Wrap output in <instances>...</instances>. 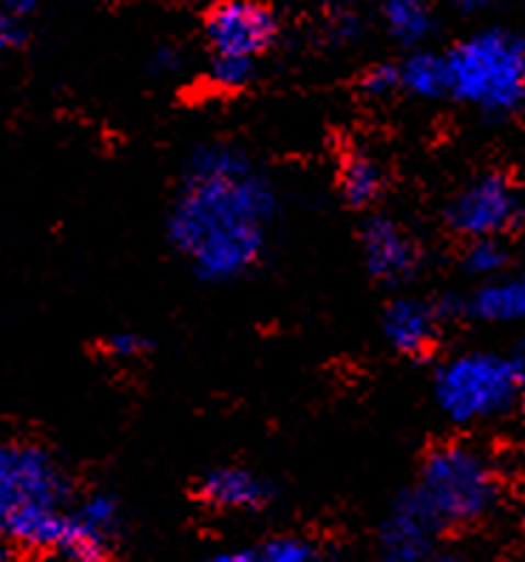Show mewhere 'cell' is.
Instances as JSON below:
<instances>
[{"mask_svg": "<svg viewBox=\"0 0 525 562\" xmlns=\"http://www.w3.org/2000/svg\"><path fill=\"white\" fill-rule=\"evenodd\" d=\"M381 21L389 37L406 48H421L435 32L429 0H381Z\"/></svg>", "mask_w": 525, "mask_h": 562, "instance_id": "cell-14", "label": "cell"}, {"mask_svg": "<svg viewBox=\"0 0 525 562\" xmlns=\"http://www.w3.org/2000/svg\"><path fill=\"white\" fill-rule=\"evenodd\" d=\"M43 0H0V9H7L9 14H14V18H21V21H26L29 14H35L37 7H41Z\"/></svg>", "mask_w": 525, "mask_h": 562, "instance_id": "cell-24", "label": "cell"}, {"mask_svg": "<svg viewBox=\"0 0 525 562\" xmlns=\"http://www.w3.org/2000/svg\"><path fill=\"white\" fill-rule=\"evenodd\" d=\"M444 528L415 492H403L378 528L381 562H426L437 551V537Z\"/></svg>", "mask_w": 525, "mask_h": 562, "instance_id": "cell-8", "label": "cell"}, {"mask_svg": "<svg viewBox=\"0 0 525 562\" xmlns=\"http://www.w3.org/2000/svg\"><path fill=\"white\" fill-rule=\"evenodd\" d=\"M398 75H401V91L417 97V100H440V97H449V66H446V55L415 48L412 55H406L398 63Z\"/></svg>", "mask_w": 525, "mask_h": 562, "instance_id": "cell-13", "label": "cell"}, {"mask_svg": "<svg viewBox=\"0 0 525 562\" xmlns=\"http://www.w3.org/2000/svg\"><path fill=\"white\" fill-rule=\"evenodd\" d=\"M509 265V254L500 239H469V247L463 250V268L466 273L478 276V279H494L503 276Z\"/></svg>", "mask_w": 525, "mask_h": 562, "instance_id": "cell-16", "label": "cell"}, {"mask_svg": "<svg viewBox=\"0 0 525 562\" xmlns=\"http://www.w3.org/2000/svg\"><path fill=\"white\" fill-rule=\"evenodd\" d=\"M145 350H148V341L139 333H131V329H120V333L109 336V341H105V352H109V358H116V361L139 358Z\"/></svg>", "mask_w": 525, "mask_h": 562, "instance_id": "cell-20", "label": "cell"}, {"mask_svg": "<svg viewBox=\"0 0 525 562\" xmlns=\"http://www.w3.org/2000/svg\"><path fill=\"white\" fill-rule=\"evenodd\" d=\"M199 562H256L253 551H219V554L202 557Z\"/></svg>", "mask_w": 525, "mask_h": 562, "instance_id": "cell-25", "label": "cell"}, {"mask_svg": "<svg viewBox=\"0 0 525 562\" xmlns=\"http://www.w3.org/2000/svg\"><path fill=\"white\" fill-rule=\"evenodd\" d=\"M463 313L491 324L525 322V276L485 279L463 302Z\"/></svg>", "mask_w": 525, "mask_h": 562, "instance_id": "cell-12", "label": "cell"}, {"mask_svg": "<svg viewBox=\"0 0 525 562\" xmlns=\"http://www.w3.org/2000/svg\"><path fill=\"white\" fill-rule=\"evenodd\" d=\"M273 488L250 469L222 467L199 481V501L216 512H259L270 503Z\"/></svg>", "mask_w": 525, "mask_h": 562, "instance_id": "cell-10", "label": "cell"}, {"mask_svg": "<svg viewBox=\"0 0 525 562\" xmlns=\"http://www.w3.org/2000/svg\"><path fill=\"white\" fill-rule=\"evenodd\" d=\"M0 562H14L12 546H7V542H0Z\"/></svg>", "mask_w": 525, "mask_h": 562, "instance_id": "cell-29", "label": "cell"}, {"mask_svg": "<svg viewBox=\"0 0 525 562\" xmlns=\"http://www.w3.org/2000/svg\"><path fill=\"white\" fill-rule=\"evenodd\" d=\"M279 222V191L242 148L202 145L179 177L168 241L199 281L245 279L265 259Z\"/></svg>", "mask_w": 525, "mask_h": 562, "instance_id": "cell-1", "label": "cell"}, {"mask_svg": "<svg viewBox=\"0 0 525 562\" xmlns=\"http://www.w3.org/2000/svg\"><path fill=\"white\" fill-rule=\"evenodd\" d=\"M449 97L485 117H509L525 105V37L512 29H483L446 55Z\"/></svg>", "mask_w": 525, "mask_h": 562, "instance_id": "cell-3", "label": "cell"}, {"mask_svg": "<svg viewBox=\"0 0 525 562\" xmlns=\"http://www.w3.org/2000/svg\"><path fill=\"white\" fill-rule=\"evenodd\" d=\"M279 37L273 9L261 0H216L205 12V41L211 57H239L259 63Z\"/></svg>", "mask_w": 525, "mask_h": 562, "instance_id": "cell-7", "label": "cell"}, {"mask_svg": "<svg viewBox=\"0 0 525 562\" xmlns=\"http://www.w3.org/2000/svg\"><path fill=\"white\" fill-rule=\"evenodd\" d=\"M256 77V63L239 57H211L208 60V82L219 91H242Z\"/></svg>", "mask_w": 525, "mask_h": 562, "instance_id": "cell-17", "label": "cell"}, {"mask_svg": "<svg viewBox=\"0 0 525 562\" xmlns=\"http://www.w3.org/2000/svg\"><path fill=\"white\" fill-rule=\"evenodd\" d=\"M383 168L376 157H369L361 148H353L342 157L338 165V186L344 200L353 207H369L381 200L383 193Z\"/></svg>", "mask_w": 525, "mask_h": 562, "instance_id": "cell-15", "label": "cell"}, {"mask_svg": "<svg viewBox=\"0 0 525 562\" xmlns=\"http://www.w3.org/2000/svg\"><path fill=\"white\" fill-rule=\"evenodd\" d=\"M426 562H466V560L457 554H444V551H435V554H432Z\"/></svg>", "mask_w": 525, "mask_h": 562, "instance_id": "cell-28", "label": "cell"}, {"mask_svg": "<svg viewBox=\"0 0 525 562\" xmlns=\"http://www.w3.org/2000/svg\"><path fill=\"white\" fill-rule=\"evenodd\" d=\"M358 14L353 12L349 7H335L327 18V29H329V37L338 43H347L353 37H358Z\"/></svg>", "mask_w": 525, "mask_h": 562, "instance_id": "cell-21", "label": "cell"}, {"mask_svg": "<svg viewBox=\"0 0 525 562\" xmlns=\"http://www.w3.org/2000/svg\"><path fill=\"white\" fill-rule=\"evenodd\" d=\"M361 254L372 279L383 281V284H403L421 268L417 241L412 239L406 227L387 216H376L364 225Z\"/></svg>", "mask_w": 525, "mask_h": 562, "instance_id": "cell-9", "label": "cell"}, {"mask_svg": "<svg viewBox=\"0 0 525 562\" xmlns=\"http://www.w3.org/2000/svg\"><path fill=\"white\" fill-rule=\"evenodd\" d=\"M523 522H525V515H523Z\"/></svg>", "mask_w": 525, "mask_h": 562, "instance_id": "cell-31", "label": "cell"}, {"mask_svg": "<svg viewBox=\"0 0 525 562\" xmlns=\"http://www.w3.org/2000/svg\"><path fill=\"white\" fill-rule=\"evenodd\" d=\"M512 356H514V361H517V370H520V375H523V384H525V344H520Z\"/></svg>", "mask_w": 525, "mask_h": 562, "instance_id": "cell-27", "label": "cell"}, {"mask_svg": "<svg viewBox=\"0 0 525 562\" xmlns=\"http://www.w3.org/2000/svg\"><path fill=\"white\" fill-rule=\"evenodd\" d=\"M491 0H455V7L460 9V12H480V9L489 7Z\"/></svg>", "mask_w": 525, "mask_h": 562, "instance_id": "cell-26", "label": "cell"}, {"mask_svg": "<svg viewBox=\"0 0 525 562\" xmlns=\"http://www.w3.org/2000/svg\"><path fill=\"white\" fill-rule=\"evenodd\" d=\"M523 398L525 384L512 352H463L446 361L435 375L437 406L455 424L503 418Z\"/></svg>", "mask_w": 525, "mask_h": 562, "instance_id": "cell-5", "label": "cell"}, {"mask_svg": "<svg viewBox=\"0 0 525 562\" xmlns=\"http://www.w3.org/2000/svg\"><path fill=\"white\" fill-rule=\"evenodd\" d=\"M523 449H525V438H523Z\"/></svg>", "mask_w": 525, "mask_h": 562, "instance_id": "cell-30", "label": "cell"}, {"mask_svg": "<svg viewBox=\"0 0 525 562\" xmlns=\"http://www.w3.org/2000/svg\"><path fill=\"white\" fill-rule=\"evenodd\" d=\"M69 481L37 443L0 446V542L60 551L69 537Z\"/></svg>", "mask_w": 525, "mask_h": 562, "instance_id": "cell-2", "label": "cell"}, {"mask_svg": "<svg viewBox=\"0 0 525 562\" xmlns=\"http://www.w3.org/2000/svg\"><path fill=\"white\" fill-rule=\"evenodd\" d=\"M23 41H26V26H23L21 18H14L7 9H0V60L21 46Z\"/></svg>", "mask_w": 525, "mask_h": 562, "instance_id": "cell-22", "label": "cell"}, {"mask_svg": "<svg viewBox=\"0 0 525 562\" xmlns=\"http://www.w3.org/2000/svg\"><path fill=\"white\" fill-rule=\"evenodd\" d=\"M148 66L154 75H174V71L182 66V55H179L177 46H168V43H163V46H157L154 52H150Z\"/></svg>", "mask_w": 525, "mask_h": 562, "instance_id": "cell-23", "label": "cell"}, {"mask_svg": "<svg viewBox=\"0 0 525 562\" xmlns=\"http://www.w3.org/2000/svg\"><path fill=\"white\" fill-rule=\"evenodd\" d=\"M361 91L372 100H387V97L401 91V75H398V63H378L369 66L361 77Z\"/></svg>", "mask_w": 525, "mask_h": 562, "instance_id": "cell-19", "label": "cell"}, {"mask_svg": "<svg viewBox=\"0 0 525 562\" xmlns=\"http://www.w3.org/2000/svg\"><path fill=\"white\" fill-rule=\"evenodd\" d=\"M412 492L446 531L483 520L498 503L500 486L485 454L466 443H446L426 454Z\"/></svg>", "mask_w": 525, "mask_h": 562, "instance_id": "cell-4", "label": "cell"}, {"mask_svg": "<svg viewBox=\"0 0 525 562\" xmlns=\"http://www.w3.org/2000/svg\"><path fill=\"white\" fill-rule=\"evenodd\" d=\"M440 316L421 299H398L383 313V338L401 356H426L435 347Z\"/></svg>", "mask_w": 525, "mask_h": 562, "instance_id": "cell-11", "label": "cell"}, {"mask_svg": "<svg viewBox=\"0 0 525 562\" xmlns=\"http://www.w3.org/2000/svg\"><path fill=\"white\" fill-rule=\"evenodd\" d=\"M253 554H256V562H319L313 542L301 537H276Z\"/></svg>", "mask_w": 525, "mask_h": 562, "instance_id": "cell-18", "label": "cell"}, {"mask_svg": "<svg viewBox=\"0 0 525 562\" xmlns=\"http://www.w3.org/2000/svg\"><path fill=\"white\" fill-rule=\"evenodd\" d=\"M523 193L503 173H485L451 200L446 220L463 239H500L523 220Z\"/></svg>", "mask_w": 525, "mask_h": 562, "instance_id": "cell-6", "label": "cell"}]
</instances>
